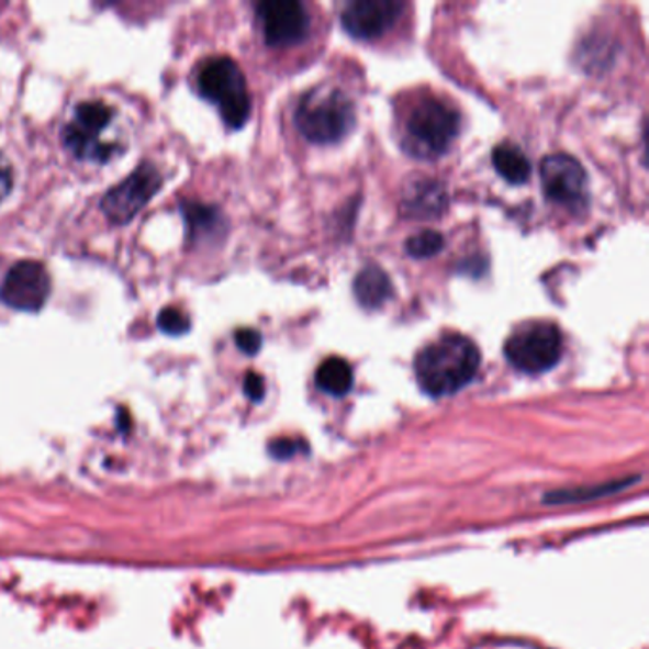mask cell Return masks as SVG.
<instances>
[{
	"instance_id": "1",
	"label": "cell",
	"mask_w": 649,
	"mask_h": 649,
	"mask_svg": "<svg viewBox=\"0 0 649 649\" xmlns=\"http://www.w3.org/2000/svg\"><path fill=\"white\" fill-rule=\"evenodd\" d=\"M480 350L469 337L450 334L427 345L415 358V378L430 396H448L479 373Z\"/></svg>"
},
{
	"instance_id": "2",
	"label": "cell",
	"mask_w": 649,
	"mask_h": 649,
	"mask_svg": "<svg viewBox=\"0 0 649 649\" xmlns=\"http://www.w3.org/2000/svg\"><path fill=\"white\" fill-rule=\"evenodd\" d=\"M295 124L309 142L329 145L349 136L357 124V113L347 93L324 86L301 98L295 109Z\"/></svg>"
},
{
	"instance_id": "3",
	"label": "cell",
	"mask_w": 649,
	"mask_h": 649,
	"mask_svg": "<svg viewBox=\"0 0 649 649\" xmlns=\"http://www.w3.org/2000/svg\"><path fill=\"white\" fill-rule=\"evenodd\" d=\"M199 90L220 108L231 128H243L250 116L251 101L240 67L231 57H212L200 67Z\"/></svg>"
},
{
	"instance_id": "4",
	"label": "cell",
	"mask_w": 649,
	"mask_h": 649,
	"mask_svg": "<svg viewBox=\"0 0 649 649\" xmlns=\"http://www.w3.org/2000/svg\"><path fill=\"white\" fill-rule=\"evenodd\" d=\"M459 113L436 98H425L410 113L404 147L414 157L433 158L450 149L459 132Z\"/></svg>"
},
{
	"instance_id": "5",
	"label": "cell",
	"mask_w": 649,
	"mask_h": 649,
	"mask_svg": "<svg viewBox=\"0 0 649 649\" xmlns=\"http://www.w3.org/2000/svg\"><path fill=\"white\" fill-rule=\"evenodd\" d=\"M505 357L518 371L545 373L560 362L562 334L552 322H524L508 336Z\"/></svg>"
},
{
	"instance_id": "6",
	"label": "cell",
	"mask_w": 649,
	"mask_h": 649,
	"mask_svg": "<svg viewBox=\"0 0 649 649\" xmlns=\"http://www.w3.org/2000/svg\"><path fill=\"white\" fill-rule=\"evenodd\" d=\"M113 122V111L101 101L80 103L72 121L65 126L64 143L75 157L93 163H108L121 150V145L105 139Z\"/></svg>"
},
{
	"instance_id": "7",
	"label": "cell",
	"mask_w": 649,
	"mask_h": 649,
	"mask_svg": "<svg viewBox=\"0 0 649 649\" xmlns=\"http://www.w3.org/2000/svg\"><path fill=\"white\" fill-rule=\"evenodd\" d=\"M160 187H163V176L158 174L155 166L145 163L137 166L128 178L122 179L119 186H114L103 197L101 210L116 225L128 223L149 204V200L160 191Z\"/></svg>"
},
{
	"instance_id": "8",
	"label": "cell",
	"mask_w": 649,
	"mask_h": 649,
	"mask_svg": "<svg viewBox=\"0 0 649 649\" xmlns=\"http://www.w3.org/2000/svg\"><path fill=\"white\" fill-rule=\"evenodd\" d=\"M51 298V275L33 259L15 264L0 286V300L15 311H41Z\"/></svg>"
},
{
	"instance_id": "9",
	"label": "cell",
	"mask_w": 649,
	"mask_h": 649,
	"mask_svg": "<svg viewBox=\"0 0 649 649\" xmlns=\"http://www.w3.org/2000/svg\"><path fill=\"white\" fill-rule=\"evenodd\" d=\"M542 191L560 206L579 208L586 202V171L578 158L555 153L542 158Z\"/></svg>"
},
{
	"instance_id": "10",
	"label": "cell",
	"mask_w": 649,
	"mask_h": 649,
	"mask_svg": "<svg viewBox=\"0 0 649 649\" xmlns=\"http://www.w3.org/2000/svg\"><path fill=\"white\" fill-rule=\"evenodd\" d=\"M265 41L275 48L300 44L309 33L307 10L298 0H267L257 7Z\"/></svg>"
},
{
	"instance_id": "11",
	"label": "cell",
	"mask_w": 649,
	"mask_h": 649,
	"mask_svg": "<svg viewBox=\"0 0 649 649\" xmlns=\"http://www.w3.org/2000/svg\"><path fill=\"white\" fill-rule=\"evenodd\" d=\"M402 10L399 0H357L343 10V27L355 38H378L399 22Z\"/></svg>"
},
{
	"instance_id": "12",
	"label": "cell",
	"mask_w": 649,
	"mask_h": 649,
	"mask_svg": "<svg viewBox=\"0 0 649 649\" xmlns=\"http://www.w3.org/2000/svg\"><path fill=\"white\" fill-rule=\"evenodd\" d=\"M404 212L414 217H435L448 204V194L438 181H419L404 194Z\"/></svg>"
},
{
	"instance_id": "13",
	"label": "cell",
	"mask_w": 649,
	"mask_h": 649,
	"mask_svg": "<svg viewBox=\"0 0 649 649\" xmlns=\"http://www.w3.org/2000/svg\"><path fill=\"white\" fill-rule=\"evenodd\" d=\"M355 298L366 309H378L391 298V280L378 265H368L355 279Z\"/></svg>"
},
{
	"instance_id": "14",
	"label": "cell",
	"mask_w": 649,
	"mask_h": 649,
	"mask_svg": "<svg viewBox=\"0 0 649 649\" xmlns=\"http://www.w3.org/2000/svg\"><path fill=\"white\" fill-rule=\"evenodd\" d=\"M492 160L497 174L501 178L507 179L508 183L522 186L528 181L531 166H529L528 157L524 155V150L518 145L501 143L493 149Z\"/></svg>"
},
{
	"instance_id": "15",
	"label": "cell",
	"mask_w": 649,
	"mask_h": 649,
	"mask_svg": "<svg viewBox=\"0 0 649 649\" xmlns=\"http://www.w3.org/2000/svg\"><path fill=\"white\" fill-rule=\"evenodd\" d=\"M353 370L349 362L339 357H329L316 370V385L332 396H345L353 387Z\"/></svg>"
},
{
	"instance_id": "16",
	"label": "cell",
	"mask_w": 649,
	"mask_h": 649,
	"mask_svg": "<svg viewBox=\"0 0 649 649\" xmlns=\"http://www.w3.org/2000/svg\"><path fill=\"white\" fill-rule=\"evenodd\" d=\"M183 217L189 225V235L191 238H204L212 236L222 227V217L214 208L197 204V202H187L183 204Z\"/></svg>"
},
{
	"instance_id": "17",
	"label": "cell",
	"mask_w": 649,
	"mask_h": 649,
	"mask_svg": "<svg viewBox=\"0 0 649 649\" xmlns=\"http://www.w3.org/2000/svg\"><path fill=\"white\" fill-rule=\"evenodd\" d=\"M444 248V236L436 231H422L417 235L410 236L406 243L407 254L412 257H433Z\"/></svg>"
},
{
	"instance_id": "18",
	"label": "cell",
	"mask_w": 649,
	"mask_h": 649,
	"mask_svg": "<svg viewBox=\"0 0 649 649\" xmlns=\"http://www.w3.org/2000/svg\"><path fill=\"white\" fill-rule=\"evenodd\" d=\"M158 328L168 336H181V334L189 332V318L179 309L166 307L163 313L158 314Z\"/></svg>"
},
{
	"instance_id": "19",
	"label": "cell",
	"mask_w": 649,
	"mask_h": 649,
	"mask_svg": "<svg viewBox=\"0 0 649 649\" xmlns=\"http://www.w3.org/2000/svg\"><path fill=\"white\" fill-rule=\"evenodd\" d=\"M235 342L236 347L243 350L244 355H250V357H254V355H257L259 349H261V343H264V339H261V334H259L257 329L243 328L236 332Z\"/></svg>"
},
{
	"instance_id": "20",
	"label": "cell",
	"mask_w": 649,
	"mask_h": 649,
	"mask_svg": "<svg viewBox=\"0 0 649 649\" xmlns=\"http://www.w3.org/2000/svg\"><path fill=\"white\" fill-rule=\"evenodd\" d=\"M244 393L248 394V399L254 400V402H259V400L264 399L265 381L256 371H248L246 373V378H244Z\"/></svg>"
},
{
	"instance_id": "21",
	"label": "cell",
	"mask_w": 649,
	"mask_h": 649,
	"mask_svg": "<svg viewBox=\"0 0 649 649\" xmlns=\"http://www.w3.org/2000/svg\"><path fill=\"white\" fill-rule=\"evenodd\" d=\"M14 187V174H12V166L8 163L7 157L0 153V202L7 199L10 191Z\"/></svg>"
},
{
	"instance_id": "22",
	"label": "cell",
	"mask_w": 649,
	"mask_h": 649,
	"mask_svg": "<svg viewBox=\"0 0 649 649\" xmlns=\"http://www.w3.org/2000/svg\"><path fill=\"white\" fill-rule=\"evenodd\" d=\"M300 450V443L298 440H288V438H280L271 444V454L279 459H288L293 456L295 451Z\"/></svg>"
}]
</instances>
